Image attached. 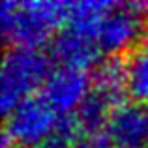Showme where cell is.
Segmentation results:
<instances>
[{
    "label": "cell",
    "instance_id": "1",
    "mask_svg": "<svg viewBox=\"0 0 148 148\" xmlns=\"http://www.w3.org/2000/svg\"><path fill=\"white\" fill-rule=\"evenodd\" d=\"M68 13L69 4L66 2L6 0L0 6V32L11 47L40 49L54 36L62 23H68Z\"/></svg>",
    "mask_w": 148,
    "mask_h": 148
},
{
    "label": "cell",
    "instance_id": "2",
    "mask_svg": "<svg viewBox=\"0 0 148 148\" xmlns=\"http://www.w3.org/2000/svg\"><path fill=\"white\" fill-rule=\"evenodd\" d=\"M53 71L49 58L40 49L10 47L4 53L0 69V105L10 114L17 105L34 98V92Z\"/></svg>",
    "mask_w": 148,
    "mask_h": 148
},
{
    "label": "cell",
    "instance_id": "3",
    "mask_svg": "<svg viewBox=\"0 0 148 148\" xmlns=\"http://www.w3.org/2000/svg\"><path fill=\"white\" fill-rule=\"evenodd\" d=\"M58 112L43 98H30L6 114L2 135L4 146L32 148L60 130Z\"/></svg>",
    "mask_w": 148,
    "mask_h": 148
},
{
    "label": "cell",
    "instance_id": "4",
    "mask_svg": "<svg viewBox=\"0 0 148 148\" xmlns=\"http://www.w3.org/2000/svg\"><path fill=\"white\" fill-rule=\"evenodd\" d=\"M145 30L143 13L135 8V4H114L101 21L96 43L111 56H118L130 51L139 38H145Z\"/></svg>",
    "mask_w": 148,
    "mask_h": 148
},
{
    "label": "cell",
    "instance_id": "5",
    "mask_svg": "<svg viewBox=\"0 0 148 148\" xmlns=\"http://www.w3.org/2000/svg\"><path fill=\"white\" fill-rule=\"evenodd\" d=\"M92 79L84 69L58 66L49 73L41 86L43 98L58 114H71L90 96Z\"/></svg>",
    "mask_w": 148,
    "mask_h": 148
},
{
    "label": "cell",
    "instance_id": "6",
    "mask_svg": "<svg viewBox=\"0 0 148 148\" xmlns=\"http://www.w3.org/2000/svg\"><path fill=\"white\" fill-rule=\"evenodd\" d=\"M105 135L114 148L148 146V107L141 103H120L109 114Z\"/></svg>",
    "mask_w": 148,
    "mask_h": 148
},
{
    "label": "cell",
    "instance_id": "7",
    "mask_svg": "<svg viewBox=\"0 0 148 148\" xmlns=\"http://www.w3.org/2000/svg\"><path fill=\"white\" fill-rule=\"evenodd\" d=\"M99 47L96 40L68 28L56 34L51 43V54L60 66L86 69L98 62Z\"/></svg>",
    "mask_w": 148,
    "mask_h": 148
},
{
    "label": "cell",
    "instance_id": "8",
    "mask_svg": "<svg viewBox=\"0 0 148 148\" xmlns=\"http://www.w3.org/2000/svg\"><path fill=\"white\" fill-rule=\"evenodd\" d=\"M92 94L101 98L109 107H118L124 103L127 92V64L118 56H109L99 60L92 73Z\"/></svg>",
    "mask_w": 148,
    "mask_h": 148
},
{
    "label": "cell",
    "instance_id": "9",
    "mask_svg": "<svg viewBox=\"0 0 148 148\" xmlns=\"http://www.w3.org/2000/svg\"><path fill=\"white\" fill-rule=\"evenodd\" d=\"M114 4L116 2H105V0H83V2L69 4V13H68L69 28L96 40L101 21L112 10Z\"/></svg>",
    "mask_w": 148,
    "mask_h": 148
},
{
    "label": "cell",
    "instance_id": "10",
    "mask_svg": "<svg viewBox=\"0 0 148 148\" xmlns=\"http://www.w3.org/2000/svg\"><path fill=\"white\" fill-rule=\"evenodd\" d=\"M109 114H111L109 112V105L101 98H98L96 94L90 92V96L73 112L71 120L75 124L77 131H84L86 135H96V131L99 127L107 126Z\"/></svg>",
    "mask_w": 148,
    "mask_h": 148
},
{
    "label": "cell",
    "instance_id": "11",
    "mask_svg": "<svg viewBox=\"0 0 148 148\" xmlns=\"http://www.w3.org/2000/svg\"><path fill=\"white\" fill-rule=\"evenodd\" d=\"M127 92L135 99H148V49L135 53L127 62Z\"/></svg>",
    "mask_w": 148,
    "mask_h": 148
},
{
    "label": "cell",
    "instance_id": "12",
    "mask_svg": "<svg viewBox=\"0 0 148 148\" xmlns=\"http://www.w3.org/2000/svg\"><path fill=\"white\" fill-rule=\"evenodd\" d=\"M71 148H114V146L99 135H83V137L75 139Z\"/></svg>",
    "mask_w": 148,
    "mask_h": 148
},
{
    "label": "cell",
    "instance_id": "13",
    "mask_svg": "<svg viewBox=\"0 0 148 148\" xmlns=\"http://www.w3.org/2000/svg\"><path fill=\"white\" fill-rule=\"evenodd\" d=\"M32 148H71V145H69V137L68 135L56 131L54 135H51L49 139L38 143V145L32 146Z\"/></svg>",
    "mask_w": 148,
    "mask_h": 148
},
{
    "label": "cell",
    "instance_id": "14",
    "mask_svg": "<svg viewBox=\"0 0 148 148\" xmlns=\"http://www.w3.org/2000/svg\"><path fill=\"white\" fill-rule=\"evenodd\" d=\"M135 8H137L143 15H148V0H145V2H137V4H135Z\"/></svg>",
    "mask_w": 148,
    "mask_h": 148
},
{
    "label": "cell",
    "instance_id": "15",
    "mask_svg": "<svg viewBox=\"0 0 148 148\" xmlns=\"http://www.w3.org/2000/svg\"><path fill=\"white\" fill-rule=\"evenodd\" d=\"M143 40H145V45H146V49H148V26H146V30H145V38H143Z\"/></svg>",
    "mask_w": 148,
    "mask_h": 148
},
{
    "label": "cell",
    "instance_id": "16",
    "mask_svg": "<svg viewBox=\"0 0 148 148\" xmlns=\"http://www.w3.org/2000/svg\"><path fill=\"white\" fill-rule=\"evenodd\" d=\"M4 148H15V146H4Z\"/></svg>",
    "mask_w": 148,
    "mask_h": 148
},
{
    "label": "cell",
    "instance_id": "17",
    "mask_svg": "<svg viewBox=\"0 0 148 148\" xmlns=\"http://www.w3.org/2000/svg\"><path fill=\"white\" fill-rule=\"evenodd\" d=\"M145 148H148V146H145Z\"/></svg>",
    "mask_w": 148,
    "mask_h": 148
}]
</instances>
